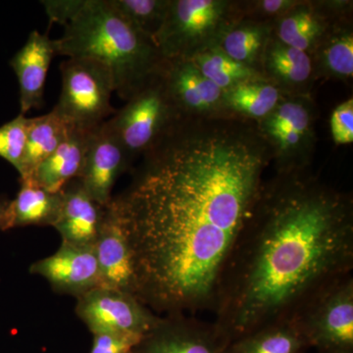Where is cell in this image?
I'll return each instance as SVG.
<instances>
[{
    "label": "cell",
    "mask_w": 353,
    "mask_h": 353,
    "mask_svg": "<svg viewBox=\"0 0 353 353\" xmlns=\"http://www.w3.org/2000/svg\"><path fill=\"white\" fill-rule=\"evenodd\" d=\"M272 161L256 122L182 116L114 197L131 245L137 297L160 316L214 308L221 274Z\"/></svg>",
    "instance_id": "1"
},
{
    "label": "cell",
    "mask_w": 353,
    "mask_h": 353,
    "mask_svg": "<svg viewBox=\"0 0 353 353\" xmlns=\"http://www.w3.org/2000/svg\"><path fill=\"white\" fill-rule=\"evenodd\" d=\"M71 128L53 110L39 117L28 118L27 139L19 172L20 180L32 176L34 169L55 152Z\"/></svg>",
    "instance_id": "24"
},
{
    "label": "cell",
    "mask_w": 353,
    "mask_h": 353,
    "mask_svg": "<svg viewBox=\"0 0 353 353\" xmlns=\"http://www.w3.org/2000/svg\"><path fill=\"white\" fill-rule=\"evenodd\" d=\"M315 75L347 81L353 76L352 25L334 23L322 43L310 55Z\"/></svg>",
    "instance_id": "25"
},
{
    "label": "cell",
    "mask_w": 353,
    "mask_h": 353,
    "mask_svg": "<svg viewBox=\"0 0 353 353\" xmlns=\"http://www.w3.org/2000/svg\"><path fill=\"white\" fill-rule=\"evenodd\" d=\"M284 95L274 83L261 77L225 90L223 110L236 117L259 122L276 108Z\"/></svg>",
    "instance_id": "22"
},
{
    "label": "cell",
    "mask_w": 353,
    "mask_h": 353,
    "mask_svg": "<svg viewBox=\"0 0 353 353\" xmlns=\"http://www.w3.org/2000/svg\"><path fill=\"white\" fill-rule=\"evenodd\" d=\"M55 55L54 41L46 34L32 31L10 60L19 83L20 114L43 108L46 77Z\"/></svg>",
    "instance_id": "15"
},
{
    "label": "cell",
    "mask_w": 353,
    "mask_h": 353,
    "mask_svg": "<svg viewBox=\"0 0 353 353\" xmlns=\"http://www.w3.org/2000/svg\"><path fill=\"white\" fill-rule=\"evenodd\" d=\"M54 46L57 55L90 58L108 66L115 92L126 101L160 73L165 61L154 41L137 30L111 0H85Z\"/></svg>",
    "instance_id": "3"
},
{
    "label": "cell",
    "mask_w": 353,
    "mask_h": 353,
    "mask_svg": "<svg viewBox=\"0 0 353 353\" xmlns=\"http://www.w3.org/2000/svg\"><path fill=\"white\" fill-rule=\"evenodd\" d=\"M28 118L19 114L0 127V157L19 173L27 139Z\"/></svg>",
    "instance_id": "28"
},
{
    "label": "cell",
    "mask_w": 353,
    "mask_h": 353,
    "mask_svg": "<svg viewBox=\"0 0 353 353\" xmlns=\"http://www.w3.org/2000/svg\"><path fill=\"white\" fill-rule=\"evenodd\" d=\"M305 336L290 319L265 325L230 343L228 353H307Z\"/></svg>",
    "instance_id": "21"
},
{
    "label": "cell",
    "mask_w": 353,
    "mask_h": 353,
    "mask_svg": "<svg viewBox=\"0 0 353 353\" xmlns=\"http://www.w3.org/2000/svg\"><path fill=\"white\" fill-rule=\"evenodd\" d=\"M260 72L285 95H306L314 77L310 55L281 43L273 34L262 53Z\"/></svg>",
    "instance_id": "18"
},
{
    "label": "cell",
    "mask_w": 353,
    "mask_h": 353,
    "mask_svg": "<svg viewBox=\"0 0 353 353\" xmlns=\"http://www.w3.org/2000/svg\"><path fill=\"white\" fill-rule=\"evenodd\" d=\"M228 343L214 323L189 314L161 316L134 353H228Z\"/></svg>",
    "instance_id": "10"
},
{
    "label": "cell",
    "mask_w": 353,
    "mask_h": 353,
    "mask_svg": "<svg viewBox=\"0 0 353 353\" xmlns=\"http://www.w3.org/2000/svg\"><path fill=\"white\" fill-rule=\"evenodd\" d=\"M299 1L296 0H259L241 4L245 17L257 21H274L282 17Z\"/></svg>",
    "instance_id": "29"
},
{
    "label": "cell",
    "mask_w": 353,
    "mask_h": 353,
    "mask_svg": "<svg viewBox=\"0 0 353 353\" xmlns=\"http://www.w3.org/2000/svg\"><path fill=\"white\" fill-rule=\"evenodd\" d=\"M190 60L194 62L202 75L223 92L236 87L239 83L263 77L259 70L234 61L218 46L203 51Z\"/></svg>",
    "instance_id": "26"
},
{
    "label": "cell",
    "mask_w": 353,
    "mask_h": 353,
    "mask_svg": "<svg viewBox=\"0 0 353 353\" xmlns=\"http://www.w3.org/2000/svg\"><path fill=\"white\" fill-rule=\"evenodd\" d=\"M41 3L51 23L65 27L80 12L85 0H43Z\"/></svg>",
    "instance_id": "32"
},
{
    "label": "cell",
    "mask_w": 353,
    "mask_h": 353,
    "mask_svg": "<svg viewBox=\"0 0 353 353\" xmlns=\"http://www.w3.org/2000/svg\"><path fill=\"white\" fill-rule=\"evenodd\" d=\"M292 318L317 353H353L352 273L318 290Z\"/></svg>",
    "instance_id": "5"
},
{
    "label": "cell",
    "mask_w": 353,
    "mask_h": 353,
    "mask_svg": "<svg viewBox=\"0 0 353 353\" xmlns=\"http://www.w3.org/2000/svg\"><path fill=\"white\" fill-rule=\"evenodd\" d=\"M272 34L273 22L243 17L223 34L218 48L234 61L260 71L262 53Z\"/></svg>",
    "instance_id": "23"
},
{
    "label": "cell",
    "mask_w": 353,
    "mask_h": 353,
    "mask_svg": "<svg viewBox=\"0 0 353 353\" xmlns=\"http://www.w3.org/2000/svg\"><path fill=\"white\" fill-rule=\"evenodd\" d=\"M75 312L92 334L124 333L141 339L161 319L134 294L105 287L79 296Z\"/></svg>",
    "instance_id": "9"
},
{
    "label": "cell",
    "mask_w": 353,
    "mask_h": 353,
    "mask_svg": "<svg viewBox=\"0 0 353 353\" xmlns=\"http://www.w3.org/2000/svg\"><path fill=\"white\" fill-rule=\"evenodd\" d=\"M353 201L309 168L264 183L219 280L214 323L231 343L290 319L318 290L352 273Z\"/></svg>",
    "instance_id": "2"
},
{
    "label": "cell",
    "mask_w": 353,
    "mask_h": 353,
    "mask_svg": "<svg viewBox=\"0 0 353 353\" xmlns=\"http://www.w3.org/2000/svg\"><path fill=\"white\" fill-rule=\"evenodd\" d=\"M331 3L299 1L285 15L274 21L273 36L281 43L312 54L334 24V16L331 14L338 9L334 2Z\"/></svg>",
    "instance_id": "16"
},
{
    "label": "cell",
    "mask_w": 353,
    "mask_h": 353,
    "mask_svg": "<svg viewBox=\"0 0 353 353\" xmlns=\"http://www.w3.org/2000/svg\"><path fill=\"white\" fill-rule=\"evenodd\" d=\"M243 17L240 2L170 0L154 43L164 60H190L217 48L227 30Z\"/></svg>",
    "instance_id": "4"
},
{
    "label": "cell",
    "mask_w": 353,
    "mask_h": 353,
    "mask_svg": "<svg viewBox=\"0 0 353 353\" xmlns=\"http://www.w3.org/2000/svg\"><path fill=\"white\" fill-rule=\"evenodd\" d=\"M63 192H48L32 179L20 180V190L7 208L6 231L14 228L51 226L57 219Z\"/></svg>",
    "instance_id": "20"
},
{
    "label": "cell",
    "mask_w": 353,
    "mask_h": 353,
    "mask_svg": "<svg viewBox=\"0 0 353 353\" xmlns=\"http://www.w3.org/2000/svg\"><path fill=\"white\" fill-rule=\"evenodd\" d=\"M141 338L124 333L94 334L90 353H134Z\"/></svg>",
    "instance_id": "31"
},
{
    "label": "cell",
    "mask_w": 353,
    "mask_h": 353,
    "mask_svg": "<svg viewBox=\"0 0 353 353\" xmlns=\"http://www.w3.org/2000/svg\"><path fill=\"white\" fill-rule=\"evenodd\" d=\"M115 8L137 30L154 41L161 29L170 0H111Z\"/></svg>",
    "instance_id": "27"
},
{
    "label": "cell",
    "mask_w": 353,
    "mask_h": 353,
    "mask_svg": "<svg viewBox=\"0 0 353 353\" xmlns=\"http://www.w3.org/2000/svg\"><path fill=\"white\" fill-rule=\"evenodd\" d=\"M161 71L108 119L132 163L150 152L183 116L172 101Z\"/></svg>",
    "instance_id": "7"
},
{
    "label": "cell",
    "mask_w": 353,
    "mask_h": 353,
    "mask_svg": "<svg viewBox=\"0 0 353 353\" xmlns=\"http://www.w3.org/2000/svg\"><path fill=\"white\" fill-rule=\"evenodd\" d=\"M131 164L124 146L106 120L92 130L78 180L94 201L106 206L112 201L118 178Z\"/></svg>",
    "instance_id": "11"
},
{
    "label": "cell",
    "mask_w": 353,
    "mask_h": 353,
    "mask_svg": "<svg viewBox=\"0 0 353 353\" xmlns=\"http://www.w3.org/2000/svg\"><path fill=\"white\" fill-rule=\"evenodd\" d=\"M330 128L336 145H347L353 143V99L341 102L332 112Z\"/></svg>",
    "instance_id": "30"
},
{
    "label": "cell",
    "mask_w": 353,
    "mask_h": 353,
    "mask_svg": "<svg viewBox=\"0 0 353 353\" xmlns=\"http://www.w3.org/2000/svg\"><path fill=\"white\" fill-rule=\"evenodd\" d=\"M29 271L46 279L57 294L76 299L101 285L94 246L62 241L57 252L34 262Z\"/></svg>",
    "instance_id": "13"
},
{
    "label": "cell",
    "mask_w": 353,
    "mask_h": 353,
    "mask_svg": "<svg viewBox=\"0 0 353 353\" xmlns=\"http://www.w3.org/2000/svg\"><path fill=\"white\" fill-rule=\"evenodd\" d=\"M8 199L0 197V231H6L7 208L9 205Z\"/></svg>",
    "instance_id": "33"
},
{
    "label": "cell",
    "mask_w": 353,
    "mask_h": 353,
    "mask_svg": "<svg viewBox=\"0 0 353 353\" xmlns=\"http://www.w3.org/2000/svg\"><path fill=\"white\" fill-rule=\"evenodd\" d=\"M92 130L72 127L55 152L41 162L28 179H32L48 192H62L70 182L80 176Z\"/></svg>",
    "instance_id": "19"
},
{
    "label": "cell",
    "mask_w": 353,
    "mask_h": 353,
    "mask_svg": "<svg viewBox=\"0 0 353 353\" xmlns=\"http://www.w3.org/2000/svg\"><path fill=\"white\" fill-rule=\"evenodd\" d=\"M61 208L52 227L62 241L78 246H94L105 206H101L85 192L78 179L62 190Z\"/></svg>",
    "instance_id": "17"
},
{
    "label": "cell",
    "mask_w": 353,
    "mask_h": 353,
    "mask_svg": "<svg viewBox=\"0 0 353 353\" xmlns=\"http://www.w3.org/2000/svg\"><path fill=\"white\" fill-rule=\"evenodd\" d=\"M277 173L309 168L315 143L314 110L308 95H284L268 116L256 122Z\"/></svg>",
    "instance_id": "8"
},
{
    "label": "cell",
    "mask_w": 353,
    "mask_h": 353,
    "mask_svg": "<svg viewBox=\"0 0 353 353\" xmlns=\"http://www.w3.org/2000/svg\"><path fill=\"white\" fill-rule=\"evenodd\" d=\"M162 77L183 116H213L223 110V90L202 75L192 60H165Z\"/></svg>",
    "instance_id": "14"
},
{
    "label": "cell",
    "mask_w": 353,
    "mask_h": 353,
    "mask_svg": "<svg viewBox=\"0 0 353 353\" xmlns=\"http://www.w3.org/2000/svg\"><path fill=\"white\" fill-rule=\"evenodd\" d=\"M60 72L61 92L52 110L70 126L92 130L114 115L115 83L108 66L90 58H67Z\"/></svg>",
    "instance_id": "6"
},
{
    "label": "cell",
    "mask_w": 353,
    "mask_h": 353,
    "mask_svg": "<svg viewBox=\"0 0 353 353\" xmlns=\"http://www.w3.org/2000/svg\"><path fill=\"white\" fill-rule=\"evenodd\" d=\"M101 287L129 292L137 296V280L129 236L114 197L105 206L99 236L94 245Z\"/></svg>",
    "instance_id": "12"
}]
</instances>
